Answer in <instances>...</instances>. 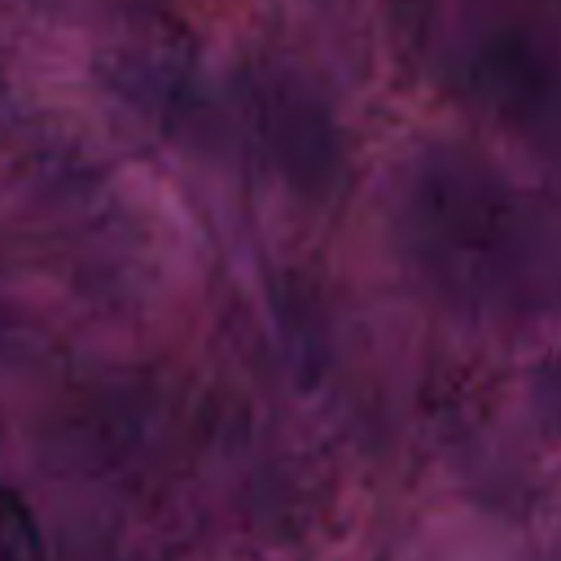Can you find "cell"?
Masks as SVG:
<instances>
[{
	"mask_svg": "<svg viewBox=\"0 0 561 561\" xmlns=\"http://www.w3.org/2000/svg\"><path fill=\"white\" fill-rule=\"evenodd\" d=\"M416 228L434 272L478 302L539 311L561 298V237L495 171L434 162L416 193Z\"/></svg>",
	"mask_w": 561,
	"mask_h": 561,
	"instance_id": "6da1fadb",
	"label": "cell"
},
{
	"mask_svg": "<svg viewBox=\"0 0 561 561\" xmlns=\"http://www.w3.org/2000/svg\"><path fill=\"white\" fill-rule=\"evenodd\" d=\"M0 561H48L35 513L13 486H0Z\"/></svg>",
	"mask_w": 561,
	"mask_h": 561,
	"instance_id": "7a4b0ae2",
	"label": "cell"
},
{
	"mask_svg": "<svg viewBox=\"0 0 561 561\" xmlns=\"http://www.w3.org/2000/svg\"><path fill=\"white\" fill-rule=\"evenodd\" d=\"M552 403H557V408H561V364H557V368H552Z\"/></svg>",
	"mask_w": 561,
	"mask_h": 561,
	"instance_id": "3957f363",
	"label": "cell"
}]
</instances>
